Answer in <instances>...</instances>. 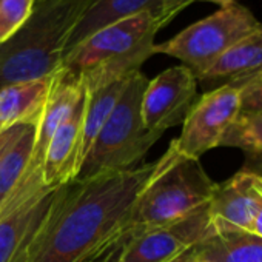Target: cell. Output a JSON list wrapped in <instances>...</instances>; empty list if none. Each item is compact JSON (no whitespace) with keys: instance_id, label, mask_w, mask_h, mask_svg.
I'll return each mask as SVG.
<instances>
[{"instance_id":"cell-1","label":"cell","mask_w":262,"mask_h":262,"mask_svg":"<svg viewBox=\"0 0 262 262\" xmlns=\"http://www.w3.org/2000/svg\"><path fill=\"white\" fill-rule=\"evenodd\" d=\"M153 168L142 164L62 185L28 262H116L133 237L131 208Z\"/></svg>"},{"instance_id":"cell-2","label":"cell","mask_w":262,"mask_h":262,"mask_svg":"<svg viewBox=\"0 0 262 262\" xmlns=\"http://www.w3.org/2000/svg\"><path fill=\"white\" fill-rule=\"evenodd\" d=\"M94 2L36 0L27 24L0 45V88L57 73L73 31Z\"/></svg>"},{"instance_id":"cell-3","label":"cell","mask_w":262,"mask_h":262,"mask_svg":"<svg viewBox=\"0 0 262 262\" xmlns=\"http://www.w3.org/2000/svg\"><path fill=\"white\" fill-rule=\"evenodd\" d=\"M216 187L199 159L181 155L170 144L136 196L128 219L129 233L136 236L199 211L208 205Z\"/></svg>"},{"instance_id":"cell-4","label":"cell","mask_w":262,"mask_h":262,"mask_svg":"<svg viewBox=\"0 0 262 262\" xmlns=\"http://www.w3.org/2000/svg\"><path fill=\"white\" fill-rule=\"evenodd\" d=\"M159 30L158 19L148 11L120 19L76 45L62 67L82 77L86 90L129 77L155 56Z\"/></svg>"},{"instance_id":"cell-5","label":"cell","mask_w":262,"mask_h":262,"mask_svg":"<svg viewBox=\"0 0 262 262\" xmlns=\"http://www.w3.org/2000/svg\"><path fill=\"white\" fill-rule=\"evenodd\" d=\"M148 80L142 71L129 76L117 105L94 139L76 179L135 168L162 138V133L148 129L142 120V97Z\"/></svg>"},{"instance_id":"cell-6","label":"cell","mask_w":262,"mask_h":262,"mask_svg":"<svg viewBox=\"0 0 262 262\" xmlns=\"http://www.w3.org/2000/svg\"><path fill=\"white\" fill-rule=\"evenodd\" d=\"M259 24L248 8L233 2L182 30L174 37L156 43L155 54H165L181 60L198 79Z\"/></svg>"},{"instance_id":"cell-7","label":"cell","mask_w":262,"mask_h":262,"mask_svg":"<svg viewBox=\"0 0 262 262\" xmlns=\"http://www.w3.org/2000/svg\"><path fill=\"white\" fill-rule=\"evenodd\" d=\"M239 111V90L231 83L219 85L198 97L182 123L181 136L171 144L181 155L201 159L202 155L219 147Z\"/></svg>"},{"instance_id":"cell-8","label":"cell","mask_w":262,"mask_h":262,"mask_svg":"<svg viewBox=\"0 0 262 262\" xmlns=\"http://www.w3.org/2000/svg\"><path fill=\"white\" fill-rule=\"evenodd\" d=\"M213 234L208 205L170 225L144 230L129 239L116 262H176Z\"/></svg>"},{"instance_id":"cell-9","label":"cell","mask_w":262,"mask_h":262,"mask_svg":"<svg viewBox=\"0 0 262 262\" xmlns=\"http://www.w3.org/2000/svg\"><path fill=\"white\" fill-rule=\"evenodd\" d=\"M198 100V79L185 65L171 67L148 80L142 97V120L148 129L165 133L184 123Z\"/></svg>"},{"instance_id":"cell-10","label":"cell","mask_w":262,"mask_h":262,"mask_svg":"<svg viewBox=\"0 0 262 262\" xmlns=\"http://www.w3.org/2000/svg\"><path fill=\"white\" fill-rule=\"evenodd\" d=\"M86 90V88H85ZM86 91L76 103L67 120L57 128L51 138L43 162L42 184L50 190H56L74 181L83 162V113Z\"/></svg>"},{"instance_id":"cell-11","label":"cell","mask_w":262,"mask_h":262,"mask_svg":"<svg viewBox=\"0 0 262 262\" xmlns=\"http://www.w3.org/2000/svg\"><path fill=\"white\" fill-rule=\"evenodd\" d=\"M259 199L260 196L253 188L251 171L248 170H242L224 184H217L208 202V214L213 233H251Z\"/></svg>"},{"instance_id":"cell-12","label":"cell","mask_w":262,"mask_h":262,"mask_svg":"<svg viewBox=\"0 0 262 262\" xmlns=\"http://www.w3.org/2000/svg\"><path fill=\"white\" fill-rule=\"evenodd\" d=\"M59 190H45L0 214V262H13L27 241L45 225Z\"/></svg>"},{"instance_id":"cell-13","label":"cell","mask_w":262,"mask_h":262,"mask_svg":"<svg viewBox=\"0 0 262 262\" xmlns=\"http://www.w3.org/2000/svg\"><path fill=\"white\" fill-rule=\"evenodd\" d=\"M262 73V24L228 48L198 82L237 83ZM217 85V86H219Z\"/></svg>"},{"instance_id":"cell-14","label":"cell","mask_w":262,"mask_h":262,"mask_svg":"<svg viewBox=\"0 0 262 262\" xmlns=\"http://www.w3.org/2000/svg\"><path fill=\"white\" fill-rule=\"evenodd\" d=\"M176 262H262V237L248 231L213 233Z\"/></svg>"},{"instance_id":"cell-15","label":"cell","mask_w":262,"mask_h":262,"mask_svg":"<svg viewBox=\"0 0 262 262\" xmlns=\"http://www.w3.org/2000/svg\"><path fill=\"white\" fill-rule=\"evenodd\" d=\"M51 77L0 88V125L8 128L14 123H37L48 97Z\"/></svg>"},{"instance_id":"cell-16","label":"cell","mask_w":262,"mask_h":262,"mask_svg":"<svg viewBox=\"0 0 262 262\" xmlns=\"http://www.w3.org/2000/svg\"><path fill=\"white\" fill-rule=\"evenodd\" d=\"M159 7L161 0H96L73 31L68 42L67 54L88 36L113 22L145 11L151 13L156 17Z\"/></svg>"},{"instance_id":"cell-17","label":"cell","mask_w":262,"mask_h":262,"mask_svg":"<svg viewBox=\"0 0 262 262\" xmlns=\"http://www.w3.org/2000/svg\"><path fill=\"white\" fill-rule=\"evenodd\" d=\"M128 79L129 77L119 79V80L110 82L106 85L86 90L85 113H83V151H82L83 161H85L94 139L100 133L102 126L105 125V122L111 116L114 106L117 105Z\"/></svg>"},{"instance_id":"cell-18","label":"cell","mask_w":262,"mask_h":262,"mask_svg":"<svg viewBox=\"0 0 262 262\" xmlns=\"http://www.w3.org/2000/svg\"><path fill=\"white\" fill-rule=\"evenodd\" d=\"M36 126L37 123H33L27 128V131L14 144V147L10 150L2 165H0V213L13 202L24 184L27 170L33 158Z\"/></svg>"},{"instance_id":"cell-19","label":"cell","mask_w":262,"mask_h":262,"mask_svg":"<svg viewBox=\"0 0 262 262\" xmlns=\"http://www.w3.org/2000/svg\"><path fill=\"white\" fill-rule=\"evenodd\" d=\"M219 147H234L262 158V113L239 111L222 136Z\"/></svg>"},{"instance_id":"cell-20","label":"cell","mask_w":262,"mask_h":262,"mask_svg":"<svg viewBox=\"0 0 262 262\" xmlns=\"http://www.w3.org/2000/svg\"><path fill=\"white\" fill-rule=\"evenodd\" d=\"M34 5L36 0H0V45L27 24Z\"/></svg>"},{"instance_id":"cell-21","label":"cell","mask_w":262,"mask_h":262,"mask_svg":"<svg viewBox=\"0 0 262 262\" xmlns=\"http://www.w3.org/2000/svg\"><path fill=\"white\" fill-rule=\"evenodd\" d=\"M231 85L239 90L241 111L262 113V73Z\"/></svg>"},{"instance_id":"cell-22","label":"cell","mask_w":262,"mask_h":262,"mask_svg":"<svg viewBox=\"0 0 262 262\" xmlns=\"http://www.w3.org/2000/svg\"><path fill=\"white\" fill-rule=\"evenodd\" d=\"M30 125H33V123H14V125L5 128L2 133H0V165H2L5 156L10 153V150L20 139V136L25 133Z\"/></svg>"},{"instance_id":"cell-23","label":"cell","mask_w":262,"mask_h":262,"mask_svg":"<svg viewBox=\"0 0 262 262\" xmlns=\"http://www.w3.org/2000/svg\"><path fill=\"white\" fill-rule=\"evenodd\" d=\"M194 0H161V7L156 14L158 24L161 28L168 25L181 11H184Z\"/></svg>"},{"instance_id":"cell-24","label":"cell","mask_w":262,"mask_h":262,"mask_svg":"<svg viewBox=\"0 0 262 262\" xmlns=\"http://www.w3.org/2000/svg\"><path fill=\"white\" fill-rule=\"evenodd\" d=\"M251 233L259 236V237H262V196L259 199V207H257V211H256V216H254V221H253Z\"/></svg>"},{"instance_id":"cell-25","label":"cell","mask_w":262,"mask_h":262,"mask_svg":"<svg viewBox=\"0 0 262 262\" xmlns=\"http://www.w3.org/2000/svg\"><path fill=\"white\" fill-rule=\"evenodd\" d=\"M251 179H253V188L262 196V173L251 171Z\"/></svg>"},{"instance_id":"cell-26","label":"cell","mask_w":262,"mask_h":262,"mask_svg":"<svg viewBox=\"0 0 262 262\" xmlns=\"http://www.w3.org/2000/svg\"><path fill=\"white\" fill-rule=\"evenodd\" d=\"M204 2H211V4H216V5H219L222 8V7L231 5L233 2H236V0H204Z\"/></svg>"},{"instance_id":"cell-27","label":"cell","mask_w":262,"mask_h":262,"mask_svg":"<svg viewBox=\"0 0 262 262\" xmlns=\"http://www.w3.org/2000/svg\"><path fill=\"white\" fill-rule=\"evenodd\" d=\"M4 129H5V128H4L2 125H0V133H2V131H4Z\"/></svg>"}]
</instances>
